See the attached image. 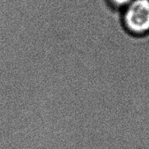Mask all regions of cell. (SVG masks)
<instances>
[{"label": "cell", "instance_id": "cell-1", "mask_svg": "<svg viewBox=\"0 0 149 149\" xmlns=\"http://www.w3.org/2000/svg\"><path fill=\"white\" fill-rule=\"evenodd\" d=\"M122 23L127 32L135 36L149 34V0H132L122 10Z\"/></svg>", "mask_w": 149, "mask_h": 149}, {"label": "cell", "instance_id": "cell-2", "mask_svg": "<svg viewBox=\"0 0 149 149\" xmlns=\"http://www.w3.org/2000/svg\"><path fill=\"white\" fill-rule=\"evenodd\" d=\"M132 0H107V3L111 7L116 10H122L127 7Z\"/></svg>", "mask_w": 149, "mask_h": 149}]
</instances>
